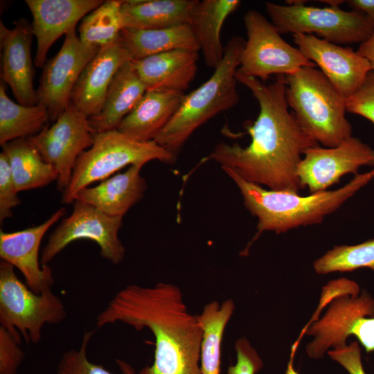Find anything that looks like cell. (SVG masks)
<instances>
[{
  "mask_svg": "<svg viewBox=\"0 0 374 374\" xmlns=\"http://www.w3.org/2000/svg\"><path fill=\"white\" fill-rule=\"evenodd\" d=\"M293 42L303 55L320 68L346 100L364 84L372 71L368 60L352 48L344 47L313 35H293Z\"/></svg>",
  "mask_w": 374,
  "mask_h": 374,
  "instance_id": "5bb4252c",
  "label": "cell"
},
{
  "mask_svg": "<svg viewBox=\"0 0 374 374\" xmlns=\"http://www.w3.org/2000/svg\"><path fill=\"white\" fill-rule=\"evenodd\" d=\"M364 317H374V300L366 292L360 296L343 295L333 299L324 317L305 331L314 336L306 347L308 356L319 359L330 346H346L355 323Z\"/></svg>",
  "mask_w": 374,
  "mask_h": 374,
  "instance_id": "ac0fdd59",
  "label": "cell"
},
{
  "mask_svg": "<svg viewBox=\"0 0 374 374\" xmlns=\"http://www.w3.org/2000/svg\"><path fill=\"white\" fill-rule=\"evenodd\" d=\"M367 328L370 335L374 338V317L368 318Z\"/></svg>",
  "mask_w": 374,
  "mask_h": 374,
  "instance_id": "b9f144b4",
  "label": "cell"
},
{
  "mask_svg": "<svg viewBox=\"0 0 374 374\" xmlns=\"http://www.w3.org/2000/svg\"><path fill=\"white\" fill-rule=\"evenodd\" d=\"M362 267L374 271V239L356 245L335 247L314 262L315 271L320 274Z\"/></svg>",
  "mask_w": 374,
  "mask_h": 374,
  "instance_id": "4dcf8cb0",
  "label": "cell"
},
{
  "mask_svg": "<svg viewBox=\"0 0 374 374\" xmlns=\"http://www.w3.org/2000/svg\"><path fill=\"white\" fill-rule=\"evenodd\" d=\"M96 133L89 118L71 103L51 126L27 139L58 172L57 188L69 184L79 157L92 145Z\"/></svg>",
  "mask_w": 374,
  "mask_h": 374,
  "instance_id": "8fae6325",
  "label": "cell"
},
{
  "mask_svg": "<svg viewBox=\"0 0 374 374\" xmlns=\"http://www.w3.org/2000/svg\"><path fill=\"white\" fill-rule=\"evenodd\" d=\"M132 60L119 37L100 48L73 90L71 103L88 118L100 111L109 85L118 69Z\"/></svg>",
  "mask_w": 374,
  "mask_h": 374,
  "instance_id": "d6986e66",
  "label": "cell"
},
{
  "mask_svg": "<svg viewBox=\"0 0 374 374\" xmlns=\"http://www.w3.org/2000/svg\"><path fill=\"white\" fill-rule=\"evenodd\" d=\"M222 169L238 188L246 208L258 219V232L249 247L263 231L280 233L321 223L374 178L373 169L355 175L339 189L301 196L296 192L265 189L245 181L231 169Z\"/></svg>",
  "mask_w": 374,
  "mask_h": 374,
  "instance_id": "3957f363",
  "label": "cell"
},
{
  "mask_svg": "<svg viewBox=\"0 0 374 374\" xmlns=\"http://www.w3.org/2000/svg\"><path fill=\"white\" fill-rule=\"evenodd\" d=\"M6 153H0V222L12 216V208L21 204Z\"/></svg>",
  "mask_w": 374,
  "mask_h": 374,
  "instance_id": "d6a6232c",
  "label": "cell"
},
{
  "mask_svg": "<svg viewBox=\"0 0 374 374\" xmlns=\"http://www.w3.org/2000/svg\"><path fill=\"white\" fill-rule=\"evenodd\" d=\"M116 323L136 330L148 328L155 337L154 362L138 374H202L199 316L189 312L176 285L125 286L96 319L97 328Z\"/></svg>",
  "mask_w": 374,
  "mask_h": 374,
  "instance_id": "7a4b0ae2",
  "label": "cell"
},
{
  "mask_svg": "<svg viewBox=\"0 0 374 374\" xmlns=\"http://www.w3.org/2000/svg\"><path fill=\"white\" fill-rule=\"evenodd\" d=\"M305 3L284 6L265 3L266 12L282 34L313 35L337 44L362 43L374 27L362 13L346 11L339 7L318 8Z\"/></svg>",
  "mask_w": 374,
  "mask_h": 374,
  "instance_id": "ba28073f",
  "label": "cell"
},
{
  "mask_svg": "<svg viewBox=\"0 0 374 374\" xmlns=\"http://www.w3.org/2000/svg\"><path fill=\"white\" fill-rule=\"evenodd\" d=\"M65 214L66 209L62 207L37 226L14 232L0 231L1 259L18 269L26 285L36 294L54 285L51 268L48 265H39V251L47 231Z\"/></svg>",
  "mask_w": 374,
  "mask_h": 374,
  "instance_id": "9a60e30c",
  "label": "cell"
},
{
  "mask_svg": "<svg viewBox=\"0 0 374 374\" xmlns=\"http://www.w3.org/2000/svg\"><path fill=\"white\" fill-rule=\"evenodd\" d=\"M123 1H105L81 21L78 37L85 44L100 48L120 35L123 30L121 7Z\"/></svg>",
  "mask_w": 374,
  "mask_h": 374,
  "instance_id": "f546056e",
  "label": "cell"
},
{
  "mask_svg": "<svg viewBox=\"0 0 374 374\" xmlns=\"http://www.w3.org/2000/svg\"><path fill=\"white\" fill-rule=\"evenodd\" d=\"M346 111L363 116L374 125V71H371L362 87L346 99Z\"/></svg>",
  "mask_w": 374,
  "mask_h": 374,
  "instance_id": "e575fe53",
  "label": "cell"
},
{
  "mask_svg": "<svg viewBox=\"0 0 374 374\" xmlns=\"http://www.w3.org/2000/svg\"><path fill=\"white\" fill-rule=\"evenodd\" d=\"M296 348L293 347L292 348L291 350V355H290V359L287 364V367L285 371V374H299L294 368V357L296 352Z\"/></svg>",
  "mask_w": 374,
  "mask_h": 374,
  "instance_id": "60d3db41",
  "label": "cell"
},
{
  "mask_svg": "<svg viewBox=\"0 0 374 374\" xmlns=\"http://www.w3.org/2000/svg\"><path fill=\"white\" fill-rule=\"evenodd\" d=\"M21 341L0 326V374H17L24 359Z\"/></svg>",
  "mask_w": 374,
  "mask_h": 374,
  "instance_id": "836d02e7",
  "label": "cell"
},
{
  "mask_svg": "<svg viewBox=\"0 0 374 374\" xmlns=\"http://www.w3.org/2000/svg\"><path fill=\"white\" fill-rule=\"evenodd\" d=\"M198 60V52L175 50L132 62L147 91L184 93L196 76Z\"/></svg>",
  "mask_w": 374,
  "mask_h": 374,
  "instance_id": "ffe728a7",
  "label": "cell"
},
{
  "mask_svg": "<svg viewBox=\"0 0 374 374\" xmlns=\"http://www.w3.org/2000/svg\"><path fill=\"white\" fill-rule=\"evenodd\" d=\"M94 332L95 330L85 331L80 347L62 354L57 365L56 374H112L88 359L87 347ZM116 362L123 374H138L127 362L120 359H116Z\"/></svg>",
  "mask_w": 374,
  "mask_h": 374,
  "instance_id": "1f68e13d",
  "label": "cell"
},
{
  "mask_svg": "<svg viewBox=\"0 0 374 374\" xmlns=\"http://www.w3.org/2000/svg\"><path fill=\"white\" fill-rule=\"evenodd\" d=\"M321 2L329 4L330 6L339 7V6L341 4H342V3H344V2H345V1H342V0H332V1L326 0V1H321Z\"/></svg>",
  "mask_w": 374,
  "mask_h": 374,
  "instance_id": "7bdbcfd3",
  "label": "cell"
},
{
  "mask_svg": "<svg viewBox=\"0 0 374 374\" xmlns=\"http://www.w3.org/2000/svg\"><path fill=\"white\" fill-rule=\"evenodd\" d=\"M235 310L231 299L206 303L198 314L203 330L200 352L202 374H220L222 342L226 327Z\"/></svg>",
  "mask_w": 374,
  "mask_h": 374,
  "instance_id": "83f0119b",
  "label": "cell"
},
{
  "mask_svg": "<svg viewBox=\"0 0 374 374\" xmlns=\"http://www.w3.org/2000/svg\"><path fill=\"white\" fill-rule=\"evenodd\" d=\"M330 358L340 364L349 374H366L361 359V349L356 341L328 352Z\"/></svg>",
  "mask_w": 374,
  "mask_h": 374,
  "instance_id": "8d00e7d4",
  "label": "cell"
},
{
  "mask_svg": "<svg viewBox=\"0 0 374 374\" xmlns=\"http://www.w3.org/2000/svg\"><path fill=\"white\" fill-rule=\"evenodd\" d=\"M359 292L358 285L352 280L346 278H341L330 281L323 289L321 298L319 305L311 319L309 324L313 321H316L321 309L328 303L330 302L335 298L343 295L357 296Z\"/></svg>",
  "mask_w": 374,
  "mask_h": 374,
  "instance_id": "74e56055",
  "label": "cell"
},
{
  "mask_svg": "<svg viewBox=\"0 0 374 374\" xmlns=\"http://www.w3.org/2000/svg\"><path fill=\"white\" fill-rule=\"evenodd\" d=\"M243 21L247 40L237 73L266 82L271 75H287L303 66H317L297 47L285 41L260 12L247 10Z\"/></svg>",
  "mask_w": 374,
  "mask_h": 374,
  "instance_id": "9c48e42d",
  "label": "cell"
},
{
  "mask_svg": "<svg viewBox=\"0 0 374 374\" xmlns=\"http://www.w3.org/2000/svg\"><path fill=\"white\" fill-rule=\"evenodd\" d=\"M99 49L82 42L73 28L65 35L60 51L46 62L36 93L50 120L55 121L69 106L80 75Z\"/></svg>",
  "mask_w": 374,
  "mask_h": 374,
  "instance_id": "7c38bea8",
  "label": "cell"
},
{
  "mask_svg": "<svg viewBox=\"0 0 374 374\" xmlns=\"http://www.w3.org/2000/svg\"><path fill=\"white\" fill-rule=\"evenodd\" d=\"M184 96L174 91H147L117 130L137 141H154L173 117Z\"/></svg>",
  "mask_w": 374,
  "mask_h": 374,
  "instance_id": "44dd1931",
  "label": "cell"
},
{
  "mask_svg": "<svg viewBox=\"0 0 374 374\" xmlns=\"http://www.w3.org/2000/svg\"><path fill=\"white\" fill-rule=\"evenodd\" d=\"M298 167L301 188L311 193L326 190L347 174L358 175L364 166H374V149L353 136L333 148H308Z\"/></svg>",
  "mask_w": 374,
  "mask_h": 374,
  "instance_id": "4fadbf2b",
  "label": "cell"
},
{
  "mask_svg": "<svg viewBox=\"0 0 374 374\" xmlns=\"http://www.w3.org/2000/svg\"><path fill=\"white\" fill-rule=\"evenodd\" d=\"M235 350L236 362L228 367L226 374H256L262 368L261 358L245 337L236 341Z\"/></svg>",
  "mask_w": 374,
  "mask_h": 374,
  "instance_id": "d590c367",
  "label": "cell"
},
{
  "mask_svg": "<svg viewBox=\"0 0 374 374\" xmlns=\"http://www.w3.org/2000/svg\"><path fill=\"white\" fill-rule=\"evenodd\" d=\"M71 214L62 220L50 235L42 249L40 262L47 265L68 244L80 239L93 240L100 256L114 265L125 257V248L118 238L123 217L108 215L96 207L75 200Z\"/></svg>",
  "mask_w": 374,
  "mask_h": 374,
  "instance_id": "30bf717a",
  "label": "cell"
},
{
  "mask_svg": "<svg viewBox=\"0 0 374 374\" xmlns=\"http://www.w3.org/2000/svg\"><path fill=\"white\" fill-rule=\"evenodd\" d=\"M352 10L364 14L374 27V0L346 1Z\"/></svg>",
  "mask_w": 374,
  "mask_h": 374,
  "instance_id": "f35d334b",
  "label": "cell"
},
{
  "mask_svg": "<svg viewBox=\"0 0 374 374\" xmlns=\"http://www.w3.org/2000/svg\"><path fill=\"white\" fill-rule=\"evenodd\" d=\"M239 0L198 1L190 26L202 52L207 67L215 69L224 54L221 30L226 18L240 6Z\"/></svg>",
  "mask_w": 374,
  "mask_h": 374,
  "instance_id": "d4e9b609",
  "label": "cell"
},
{
  "mask_svg": "<svg viewBox=\"0 0 374 374\" xmlns=\"http://www.w3.org/2000/svg\"><path fill=\"white\" fill-rule=\"evenodd\" d=\"M14 23V28H8L0 22L1 80L10 86L18 103L33 106L37 104V98L33 86V26L24 18Z\"/></svg>",
  "mask_w": 374,
  "mask_h": 374,
  "instance_id": "2e32d148",
  "label": "cell"
},
{
  "mask_svg": "<svg viewBox=\"0 0 374 374\" xmlns=\"http://www.w3.org/2000/svg\"><path fill=\"white\" fill-rule=\"evenodd\" d=\"M102 0H26L33 16V31L37 39L35 65L43 67L55 42L75 28L78 22L102 4Z\"/></svg>",
  "mask_w": 374,
  "mask_h": 374,
  "instance_id": "e0dca14e",
  "label": "cell"
},
{
  "mask_svg": "<svg viewBox=\"0 0 374 374\" xmlns=\"http://www.w3.org/2000/svg\"><path fill=\"white\" fill-rule=\"evenodd\" d=\"M235 77L250 90L259 106L256 120L247 125L251 142L246 147L220 143L204 160H213L245 181L270 190L298 193L301 156L318 143L303 131L288 110L285 75H276L269 84L237 72Z\"/></svg>",
  "mask_w": 374,
  "mask_h": 374,
  "instance_id": "6da1fadb",
  "label": "cell"
},
{
  "mask_svg": "<svg viewBox=\"0 0 374 374\" xmlns=\"http://www.w3.org/2000/svg\"><path fill=\"white\" fill-rule=\"evenodd\" d=\"M50 115L46 107L37 103L25 106L12 101L7 95L5 83L0 84V145L39 133Z\"/></svg>",
  "mask_w": 374,
  "mask_h": 374,
  "instance_id": "f1b7e54d",
  "label": "cell"
},
{
  "mask_svg": "<svg viewBox=\"0 0 374 374\" xmlns=\"http://www.w3.org/2000/svg\"><path fill=\"white\" fill-rule=\"evenodd\" d=\"M357 53L369 62L372 71H374V33L359 44Z\"/></svg>",
  "mask_w": 374,
  "mask_h": 374,
  "instance_id": "ab89813d",
  "label": "cell"
},
{
  "mask_svg": "<svg viewBox=\"0 0 374 374\" xmlns=\"http://www.w3.org/2000/svg\"><path fill=\"white\" fill-rule=\"evenodd\" d=\"M146 91L132 60L125 63L114 77L100 111L89 118L95 132L117 130Z\"/></svg>",
  "mask_w": 374,
  "mask_h": 374,
  "instance_id": "603a6c76",
  "label": "cell"
},
{
  "mask_svg": "<svg viewBox=\"0 0 374 374\" xmlns=\"http://www.w3.org/2000/svg\"><path fill=\"white\" fill-rule=\"evenodd\" d=\"M244 44L240 36L228 41L220 64L206 82L185 94L173 117L154 139L157 144L176 156L197 129L238 104L235 75Z\"/></svg>",
  "mask_w": 374,
  "mask_h": 374,
  "instance_id": "277c9868",
  "label": "cell"
},
{
  "mask_svg": "<svg viewBox=\"0 0 374 374\" xmlns=\"http://www.w3.org/2000/svg\"><path fill=\"white\" fill-rule=\"evenodd\" d=\"M175 159L154 141H137L117 130L96 133L91 148L79 157L71 181L62 191L61 202L73 203L81 190L110 177L126 166H143L153 160L171 163Z\"/></svg>",
  "mask_w": 374,
  "mask_h": 374,
  "instance_id": "8992f818",
  "label": "cell"
},
{
  "mask_svg": "<svg viewBox=\"0 0 374 374\" xmlns=\"http://www.w3.org/2000/svg\"><path fill=\"white\" fill-rule=\"evenodd\" d=\"M2 149L18 192L42 188L57 181L55 168L42 158L27 139L8 142Z\"/></svg>",
  "mask_w": 374,
  "mask_h": 374,
  "instance_id": "4316f807",
  "label": "cell"
},
{
  "mask_svg": "<svg viewBox=\"0 0 374 374\" xmlns=\"http://www.w3.org/2000/svg\"><path fill=\"white\" fill-rule=\"evenodd\" d=\"M66 317L62 299L51 288L33 292L17 276L14 267L0 262V323L14 337L38 344L45 324H57Z\"/></svg>",
  "mask_w": 374,
  "mask_h": 374,
  "instance_id": "52a82bcc",
  "label": "cell"
},
{
  "mask_svg": "<svg viewBox=\"0 0 374 374\" xmlns=\"http://www.w3.org/2000/svg\"><path fill=\"white\" fill-rule=\"evenodd\" d=\"M285 78L288 107L309 136L326 148L352 136L346 100L321 70L306 66Z\"/></svg>",
  "mask_w": 374,
  "mask_h": 374,
  "instance_id": "5b68a950",
  "label": "cell"
},
{
  "mask_svg": "<svg viewBox=\"0 0 374 374\" xmlns=\"http://www.w3.org/2000/svg\"><path fill=\"white\" fill-rule=\"evenodd\" d=\"M198 1H123L121 7L123 29H160L190 24Z\"/></svg>",
  "mask_w": 374,
  "mask_h": 374,
  "instance_id": "cb8c5ba5",
  "label": "cell"
},
{
  "mask_svg": "<svg viewBox=\"0 0 374 374\" xmlns=\"http://www.w3.org/2000/svg\"><path fill=\"white\" fill-rule=\"evenodd\" d=\"M143 166L132 165L96 186L86 187L76 195L75 200L91 205L113 217L123 215L144 196L147 184L141 175Z\"/></svg>",
  "mask_w": 374,
  "mask_h": 374,
  "instance_id": "7402d4cb",
  "label": "cell"
},
{
  "mask_svg": "<svg viewBox=\"0 0 374 374\" xmlns=\"http://www.w3.org/2000/svg\"><path fill=\"white\" fill-rule=\"evenodd\" d=\"M120 37L132 60L175 50L200 51L189 24L160 29L124 28Z\"/></svg>",
  "mask_w": 374,
  "mask_h": 374,
  "instance_id": "484cf974",
  "label": "cell"
}]
</instances>
